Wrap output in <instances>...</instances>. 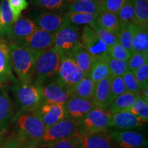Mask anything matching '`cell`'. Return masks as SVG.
Returning <instances> with one entry per match:
<instances>
[{"mask_svg": "<svg viewBox=\"0 0 148 148\" xmlns=\"http://www.w3.org/2000/svg\"><path fill=\"white\" fill-rule=\"evenodd\" d=\"M19 139L27 143L39 144L46 127L35 111L20 112L14 117Z\"/></svg>", "mask_w": 148, "mask_h": 148, "instance_id": "1", "label": "cell"}, {"mask_svg": "<svg viewBox=\"0 0 148 148\" xmlns=\"http://www.w3.org/2000/svg\"><path fill=\"white\" fill-rule=\"evenodd\" d=\"M12 69L20 82L33 81L36 53L23 46L16 43H9Z\"/></svg>", "mask_w": 148, "mask_h": 148, "instance_id": "2", "label": "cell"}, {"mask_svg": "<svg viewBox=\"0 0 148 148\" xmlns=\"http://www.w3.org/2000/svg\"><path fill=\"white\" fill-rule=\"evenodd\" d=\"M42 86L35 81L16 82L12 90L21 112H32L39 107L42 102Z\"/></svg>", "mask_w": 148, "mask_h": 148, "instance_id": "3", "label": "cell"}, {"mask_svg": "<svg viewBox=\"0 0 148 148\" xmlns=\"http://www.w3.org/2000/svg\"><path fill=\"white\" fill-rule=\"evenodd\" d=\"M60 60V53L53 47L38 53L34 62L33 81L43 85L54 78Z\"/></svg>", "mask_w": 148, "mask_h": 148, "instance_id": "4", "label": "cell"}, {"mask_svg": "<svg viewBox=\"0 0 148 148\" xmlns=\"http://www.w3.org/2000/svg\"><path fill=\"white\" fill-rule=\"evenodd\" d=\"M78 132V123L66 116L60 121L46 129L39 145L45 147L61 140L75 136Z\"/></svg>", "mask_w": 148, "mask_h": 148, "instance_id": "5", "label": "cell"}, {"mask_svg": "<svg viewBox=\"0 0 148 148\" xmlns=\"http://www.w3.org/2000/svg\"><path fill=\"white\" fill-rule=\"evenodd\" d=\"M111 113L97 107L90 110L78 122L79 132L82 134L105 132L110 127Z\"/></svg>", "mask_w": 148, "mask_h": 148, "instance_id": "6", "label": "cell"}, {"mask_svg": "<svg viewBox=\"0 0 148 148\" xmlns=\"http://www.w3.org/2000/svg\"><path fill=\"white\" fill-rule=\"evenodd\" d=\"M86 77L75 61L68 56H62L58 71L53 79L62 86L71 90Z\"/></svg>", "mask_w": 148, "mask_h": 148, "instance_id": "7", "label": "cell"}, {"mask_svg": "<svg viewBox=\"0 0 148 148\" xmlns=\"http://www.w3.org/2000/svg\"><path fill=\"white\" fill-rule=\"evenodd\" d=\"M81 27L69 23L55 34L52 47L62 56L69 54L81 45Z\"/></svg>", "mask_w": 148, "mask_h": 148, "instance_id": "8", "label": "cell"}, {"mask_svg": "<svg viewBox=\"0 0 148 148\" xmlns=\"http://www.w3.org/2000/svg\"><path fill=\"white\" fill-rule=\"evenodd\" d=\"M81 45L94 59H106L109 56L108 47L88 25L81 30Z\"/></svg>", "mask_w": 148, "mask_h": 148, "instance_id": "9", "label": "cell"}, {"mask_svg": "<svg viewBox=\"0 0 148 148\" xmlns=\"http://www.w3.org/2000/svg\"><path fill=\"white\" fill-rule=\"evenodd\" d=\"M38 28L56 34L62 27L69 24V21L61 12H40L36 14L33 21Z\"/></svg>", "mask_w": 148, "mask_h": 148, "instance_id": "10", "label": "cell"}, {"mask_svg": "<svg viewBox=\"0 0 148 148\" xmlns=\"http://www.w3.org/2000/svg\"><path fill=\"white\" fill-rule=\"evenodd\" d=\"M54 38L55 34L38 28L26 38L13 43L23 46L36 53H39L52 47Z\"/></svg>", "mask_w": 148, "mask_h": 148, "instance_id": "11", "label": "cell"}, {"mask_svg": "<svg viewBox=\"0 0 148 148\" xmlns=\"http://www.w3.org/2000/svg\"><path fill=\"white\" fill-rule=\"evenodd\" d=\"M108 134L119 148H142L147 146V139L145 135L132 130H114L108 132Z\"/></svg>", "mask_w": 148, "mask_h": 148, "instance_id": "12", "label": "cell"}, {"mask_svg": "<svg viewBox=\"0 0 148 148\" xmlns=\"http://www.w3.org/2000/svg\"><path fill=\"white\" fill-rule=\"evenodd\" d=\"M37 29L38 27L32 20L25 16H20L7 29L4 37H7L8 43H13L26 38Z\"/></svg>", "mask_w": 148, "mask_h": 148, "instance_id": "13", "label": "cell"}, {"mask_svg": "<svg viewBox=\"0 0 148 148\" xmlns=\"http://www.w3.org/2000/svg\"><path fill=\"white\" fill-rule=\"evenodd\" d=\"M39 116L46 129L66 117L64 105L54 103H42L34 110Z\"/></svg>", "mask_w": 148, "mask_h": 148, "instance_id": "14", "label": "cell"}, {"mask_svg": "<svg viewBox=\"0 0 148 148\" xmlns=\"http://www.w3.org/2000/svg\"><path fill=\"white\" fill-rule=\"evenodd\" d=\"M70 97L71 95L69 90L54 79L42 85L41 103H54L64 105Z\"/></svg>", "mask_w": 148, "mask_h": 148, "instance_id": "15", "label": "cell"}, {"mask_svg": "<svg viewBox=\"0 0 148 148\" xmlns=\"http://www.w3.org/2000/svg\"><path fill=\"white\" fill-rule=\"evenodd\" d=\"M66 116L76 121L77 123L90 110L95 108L92 100L71 96L64 105Z\"/></svg>", "mask_w": 148, "mask_h": 148, "instance_id": "16", "label": "cell"}, {"mask_svg": "<svg viewBox=\"0 0 148 148\" xmlns=\"http://www.w3.org/2000/svg\"><path fill=\"white\" fill-rule=\"evenodd\" d=\"M146 122L129 110L111 114L110 127L116 130H130L143 127Z\"/></svg>", "mask_w": 148, "mask_h": 148, "instance_id": "17", "label": "cell"}, {"mask_svg": "<svg viewBox=\"0 0 148 148\" xmlns=\"http://www.w3.org/2000/svg\"><path fill=\"white\" fill-rule=\"evenodd\" d=\"M110 80L111 76H109L95 84L92 101L95 107L101 110H107L111 103Z\"/></svg>", "mask_w": 148, "mask_h": 148, "instance_id": "18", "label": "cell"}, {"mask_svg": "<svg viewBox=\"0 0 148 148\" xmlns=\"http://www.w3.org/2000/svg\"><path fill=\"white\" fill-rule=\"evenodd\" d=\"M14 106L12 99L5 88L0 89V134L7 128L13 118Z\"/></svg>", "mask_w": 148, "mask_h": 148, "instance_id": "19", "label": "cell"}, {"mask_svg": "<svg viewBox=\"0 0 148 148\" xmlns=\"http://www.w3.org/2000/svg\"><path fill=\"white\" fill-rule=\"evenodd\" d=\"M83 148H114V143L106 132L82 134L79 132Z\"/></svg>", "mask_w": 148, "mask_h": 148, "instance_id": "20", "label": "cell"}, {"mask_svg": "<svg viewBox=\"0 0 148 148\" xmlns=\"http://www.w3.org/2000/svg\"><path fill=\"white\" fill-rule=\"evenodd\" d=\"M0 79L4 83L14 79L11 65L9 43L4 38L0 40Z\"/></svg>", "mask_w": 148, "mask_h": 148, "instance_id": "21", "label": "cell"}, {"mask_svg": "<svg viewBox=\"0 0 148 148\" xmlns=\"http://www.w3.org/2000/svg\"><path fill=\"white\" fill-rule=\"evenodd\" d=\"M133 52L145 54L148 58V27L132 25Z\"/></svg>", "mask_w": 148, "mask_h": 148, "instance_id": "22", "label": "cell"}, {"mask_svg": "<svg viewBox=\"0 0 148 148\" xmlns=\"http://www.w3.org/2000/svg\"><path fill=\"white\" fill-rule=\"evenodd\" d=\"M66 56H69L75 61L81 71L84 73L85 76L89 77L94 58L82 45H79L78 47L75 48L69 54Z\"/></svg>", "mask_w": 148, "mask_h": 148, "instance_id": "23", "label": "cell"}, {"mask_svg": "<svg viewBox=\"0 0 148 148\" xmlns=\"http://www.w3.org/2000/svg\"><path fill=\"white\" fill-rule=\"evenodd\" d=\"M136 96L132 92H125L116 97L109 105L107 110L111 114L129 110L136 99Z\"/></svg>", "mask_w": 148, "mask_h": 148, "instance_id": "24", "label": "cell"}, {"mask_svg": "<svg viewBox=\"0 0 148 148\" xmlns=\"http://www.w3.org/2000/svg\"><path fill=\"white\" fill-rule=\"evenodd\" d=\"M95 83L90 77H84L70 92L71 96L92 100Z\"/></svg>", "mask_w": 148, "mask_h": 148, "instance_id": "25", "label": "cell"}, {"mask_svg": "<svg viewBox=\"0 0 148 148\" xmlns=\"http://www.w3.org/2000/svg\"><path fill=\"white\" fill-rule=\"evenodd\" d=\"M95 21L100 26L116 34L121 27V23L117 15L112 12L101 11L97 15Z\"/></svg>", "mask_w": 148, "mask_h": 148, "instance_id": "26", "label": "cell"}, {"mask_svg": "<svg viewBox=\"0 0 148 148\" xmlns=\"http://www.w3.org/2000/svg\"><path fill=\"white\" fill-rule=\"evenodd\" d=\"M70 12L90 14L97 16L101 12L100 3L95 1H74L68 5Z\"/></svg>", "mask_w": 148, "mask_h": 148, "instance_id": "27", "label": "cell"}, {"mask_svg": "<svg viewBox=\"0 0 148 148\" xmlns=\"http://www.w3.org/2000/svg\"><path fill=\"white\" fill-rule=\"evenodd\" d=\"M18 18L14 15L8 0H1L0 5V29L3 36L7 29Z\"/></svg>", "mask_w": 148, "mask_h": 148, "instance_id": "28", "label": "cell"}, {"mask_svg": "<svg viewBox=\"0 0 148 148\" xmlns=\"http://www.w3.org/2000/svg\"><path fill=\"white\" fill-rule=\"evenodd\" d=\"M109 76H110V71L106 59H94L89 74L92 80L96 84Z\"/></svg>", "mask_w": 148, "mask_h": 148, "instance_id": "29", "label": "cell"}, {"mask_svg": "<svg viewBox=\"0 0 148 148\" xmlns=\"http://www.w3.org/2000/svg\"><path fill=\"white\" fill-rule=\"evenodd\" d=\"M134 10L135 24L148 27V1L132 0Z\"/></svg>", "mask_w": 148, "mask_h": 148, "instance_id": "30", "label": "cell"}, {"mask_svg": "<svg viewBox=\"0 0 148 148\" xmlns=\"http://www.w3.org/2000/svg\"><path fill=\"white\" fill-rule=\"evenodd\" d=\"M134 24V23H133ZM133 24L121 25L119 32L116 34L117 42L131 54L132 49V25Z\"/></svg>", "mask_w": 148, "mask_h": 148, "instance_id": "31", "label": "cell"}, {"mask_svg": "<svg viewBox=\"0 0 148 148\" xmlns=\"http://www.w3.org/2000/svg\"><path fill=\"white\" fill-rule=\"evenodd\" d=\"M64 15L69 21V23L72 25H77V26H84L88 25L95 21L97 18V16L90 14L78 13V12H64Z\"/></svg>", "mask_w": 148, "mask_h": 148, "instance_id": "32", "label": "cell"}, {"mask_svg": "<svg viewBox=\"0 0 148 148\" xmlns=\"http://www.w3.org/2000/svg\"><path fill=\"white\" fill-rule=\"evenodd\" d=\"M116 15L118 16L121 25L135 24L134 10L132 0H127L117 12Z\"/></svg>", "mask_w": 148, "mask_h": 148, "instance_id": "33", "label": "cell"}, {"mask_svg": "<svg viewBox=\"0 0 148 148\" xmlns=\"http://www.w3.org/2000/svg\"><path fill=\"white\" fill-rule=\"evenodd\" d=\"M90 27L95 31L98 36L103 40L108 47L114 45L117 42L116 34L114 32L109 31L108 29L103 28L98 24L96 21L90 24Z\"/></svg>", "mask_w": 148, "mask_h": 148, "instance_id": "34", "label": "cell"}, {"mask_svg": "<svg viewBox=\"0 0 148 148\" xmlns=\"http://www.w3.org/2000/svg\"><path fill=\"white\" fill-rule=\"evenodd\" d=\"M130 112L143 119L147 123L148 120V101H145L140 95L136 96V99L129 110Z\"/></svg>", "mask_w": 148, "mask_h": 148, "instance_id": "35", "label": "cell"}, {"mask_svg": "<svg viewBox=\"0 0 148 148\" xmlns=\"http://www.w3.org/2000/svg\"><path fill=\"white\" fill-rule=\"evenodd\" d=\"M33 3L39 8L50 12H60L69 3L67 0H33Z\"/></svg>", "mask_w": 148, "mask_h": 148, "instance_id": "36", "label": "cell"}, {"mask_svg": "<svg viewBox=\"0 0 148 148\" xmlns=\"http://www.w3.org/2000/svg\"><path fill=\"white\" fill-rule=\"evenodd\" d=\"M111 77L123 76L128 71L127 62L114 59L109 56L106 58Z\"/></svg>", "mask_w": 148, "mask_h": 148, "instance_id": "37", "label": "cell"}, {"mask_svg": "<svg viewBox=\"0 0 148 148\" xmlns=\"http://www.w3.org/2000/svg\"><path fill=\"white\" fill-rule=\"evenodd\" d=\"M45 148H83V146L78 132L75 136L61 140L47 146Z\"/></svg>", "mask_w": 148, "mask_h": 148, "instance_id": "38", "label": "cell"}, {"mask_svg": "<svg viewBox=\"0 0 148 148\" xmlns=\"http://www.w3.org/2000/svg\"><path fill=\"white\" fill-rule=\"evenodd\" d=\"M127 92L122 76L111 77L110 80V93L111 102L117 97Z\"/></svg>", "mask_w": 148, "mask_h": 148, "instance_id": "39", "label": "cell"}, {"mask_svg": "<svg viewBox=\"0 0 148 148\" xmlns=\"http://www.w3.org/2000/svg\"><path fill=\"white\" fill-rule=\"evenodd\" d=\"M148 58L143 53L134 51L130 56V58L127 61V68L128 71L134 73L138 68L147 63Z\"/></svg>", "mask_w": 148, "mask_h": 148, "instance_id": "40", "label": "cell"}, {"mask_svg": "<svg viewBox=\"0 0 148 148\" xmlns=\"http://www.w3.org/2000/svg\"><path fill=\"white\" fill-rule=\"evenodd\" d=\"M122 77H123L125 88H126L127 92H132V93L135 94L136 95H140L141 88H140V86L135 78L134 73L127 71L122 76Z\"/></svg>", "mask_w": 148, "mask_h": 148, "instance_id": "41", "label": "cell"}, {"mask_svg": "<svg viewBox=\"0 0 148 148\" xmlns=\"http://www.w3.org/2000/svg\"><path fill=\"white\" fill-rule=\"evenodd\" d=\"M108 55L114 59L127 62L130 58L131 53L125 50L120 44L116 42L114 45L108 47Z\"/></svg>", "mask_w": 148, "mask_h": 148, "instance_id": "42", "label": "cell"}, {"mask_svg": "<svg viewBox=\"0 0 148 148\" xmlns=\"http://www.w3.org/2000/svg\"><path fill=\"white\" fill-rule=\"evenodd\" d=\"M127 0H102L100 3L101 10L103 12L117 14Z\"/></svg>", "mask_w": 148, "mask_h": 148, "instance_id": "43", "label": "cell"}, {"mask_svg": "<svg viewBox=\"0 0 148 148\" xmlns=\"http://www.w3.org/2000/svg\"><path fill=\"white\" fill-rule=\"evenodd\" d=\"M134 77L140 86L141 90L148 86V63L144 64L143 66L136 70L134 73Z\"/></svg>", "mask_w": 148, "mask_h": 148, "instance_id": "44", "label": "cell"}, {"mask_svg": "<svg viewBox=\"0 0 148 148\" xmlns=\"http://www.w3.org/2000/svg\"><path fill=\"white\" fill-rule=\"evenodd\" d=\"M8 1L14 15L18 18L21 16L22 11L25 10L29 5L26 0H8Z\"/></svg>", "mask_w": 148, "mask_h": 148, "instance_id": "45", "label": "cell"}, {"mask_svg": "<svg viewBox=\"0 0 148 148\" xmlns=\"http://www.w3.org/2000/svg\"><path fill=\"white\" fill-rule=\"evenodd\" d=\"M140 95L145 99V101H148V86L143 88L140 91Z\"/></svg>", "mask_w": 148, "mask_h": 148, "instance_id": "46", "label": "cell"}, {"mask_svg": "<svg viewBox=\"0 0 148 148\" xmlns=\"http://www.w3.org/2000/svg\"><path fill=\"white\" fill-rule=\"evenodd\" d=\"M98 1V2H99V0H67L68 3H69L74 2V1Z\"/></svg>", "mask_w": 148, "mask_h": 148, "instance_id": "47", "label": "cell"}, {"mask_svg": "<svg viewBox=\"0 0 148 148\" xmlns=\"http://www.w3.org/2000/svg\"><path fill=\"white\" fill-rule=\"evenodd\" d=\"M3 38H4V36H3V32H1V30L0 29V40H1V39H2Z\"/></svg>", "mask_w": 148, "mask_h": 148, "instance_id": "48", "label": "cell"}, {"mask_svg": "<svg viewBox=\"0 0 148 148\" xmlns=\"http://www.w3.org/2000/svg\"><path fill=\"white\" fill-rule=\"evenodd\" d=\"M4 84V82H3L2 80H1V79H0V89H1V88H2V86H3V84Z\"/></svg>", "mask_w": 148, "mask_h": 148, "instance_id": "49", "label": "cell"}, {"mask_svg": "<svg viewBox=\"0 0 148 148\" xmlns=\"http://www.w3.org/2000/svg\"><path fill=\"white\" fill-rule=\"evenodd\" d=\"M6 148H18V147H17V146H16V145H12L9 146V147H6Z\"/></svg>", "mask_w": 148, "mask_h": 148, "instance_id": "50", "label": "cell"}, {"mask_svg": "<svg viewBox=\"0 0 148 148\" xmlns=\"http://www.w3.org/2000/svg\"><path fill=\"white\" fill-rule=\"evenodd\" d=\"M101 1H102V0H99V2H100V3L101 2Z\"/></svg>", "mask_w": 148, "mask_h": 148, "instance_id": "51", "label": "cell"}]
</instances>
